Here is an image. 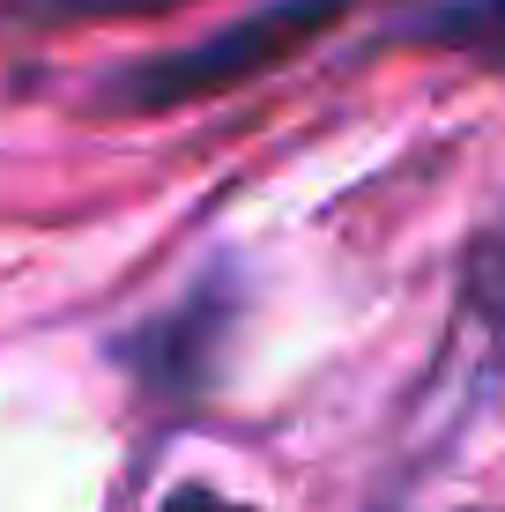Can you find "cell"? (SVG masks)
<instances>
[{"label":"cell","instance_id":"8992f818","mask_svg":"<svg viewBox=\"0 0 505 512\" xmlns=\"http://www.w3.org/2000/svg\"><path fill=\"white\" fill-rule=\"evenodd\" d=\"M164 512H253V505H238V498H216V490H171Z\"/></svg>","mask_w":505,"mask_h":512},{"label":"cell","instance_id":"7a4b0ae2","mask_svg":"<svg viewBox=\"0 0 505 512\" xmlns=\"http://www.w3.org/2000/svg\"><path fill=\"white\" fill-rule=\"evenodd\" d=\"M231 320H238L231 275H208V282H194L186 305H171V312H156L149 327H134L127 342H119V357L149 386H164V394H194V386L216 379V349H223V334H231Z\"/></svg>","mask_w":505,"mask_h":512},{"label":"cell","instance_id":"277c9868","mask_svg":"<svg viewBox=\"0 0 505 512\" xmlns=\"http://www.w3.org/2000/svg\"><path fill=\"white\" fill-rule=\"evenodd\" d=\"M461 320L505 357V216H498L476 245H468V268H461Z\"/></svg>","mask_w":505,"mask_h":512},{"label":"cell","instance_id":"6da1fadb","mask_svg":"<svg viewBox=\"0 0 505 512\" xmlns=\"http://www.w3.org/2000/svg\"><path fill=\"white\" fill-rule=\"evenodd\" d=\"M350 8L357 0H260L253 15L223 23L216 38H194L179 52H156V60L127 67V75L112 82V104H127V112H179V104H201L216 90H238V82L298 60V52L320 38V30H335Z\"/></svg>","mask_w":505,"mask_h":512},{"label":"cell","instance_id":"3957f363","mask_svg":"<svg viewBox=\"0 0 505 512\" xmlns=\"http://www.w3.org/2000/svg\"><path fill=\"white\" fill-rule=\"evenodd\" d=\"M394 38L461 52V60H476V67H505V0H431Z\"/></svg>","mask_w":505,"mask_h":512},{"label":"cell","instance_id":"5b68a950","mask_svg":"<svg viewBox=\"0 0 505 512\" xmlns=\"http://www.w3.org/2000/svg\"><path fill=\"white\" fill-rule=\"evenodd\" d=\"M23 8L38 15H156V8H179V0H23Z\"/></svg>","mask_w":505,"mask_h":512}]
</instances>
